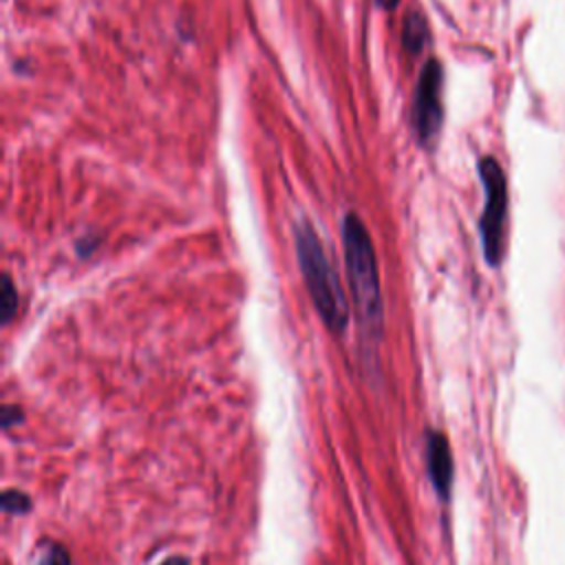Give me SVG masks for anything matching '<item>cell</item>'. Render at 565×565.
<instances>
[{
    "instance_id": "cell-1",
    "label": "cell",
    "mask_w": 565,
    "mask_h": 565,
    "mask_svg": "<svg viewBox=\"0 0 565 565\" xmlns=\"http://www.w3.org/2000/svg\"><path fill=\"white\" fill-rule=\"evenodd\" d=\"M342 247L349 285L353 294V309L364 333L380 335L382 331V294L380 271L373 249V241L355 212H349L342 221Z\"/></svg>"
},
{
    "instance_id": "cell-2",
    "label": "cell",
    "mask_w": 565,
    "mask_h": 565,
    "mask_svg": "<svg viewBox=\"0 0 565 565\" xmlns=\"http://www.w3.org/2000/svg\"><path fill=\"white\" fill-rule=\"evenodd\" d=\"M296 252L316 311L331 331L342 333L349 322V302L316 230L307 221L296 225Z\"/></svg>"
},
{
    "instance_id": "cell-3",
    "label": "cell",
    "mask_w": 565,
    "mask_h": 565,
    "mask_svg": "<svg viewBox=\"0 0 565 565\" xmlns=\"http://www.w3.org/2000/svg\"><path fill=\"white\" fill-rule=\"evenodd\" d=\"M479 177L486 192V205L479 218V234L486 260L497 267L505 247V218H508V181L505 172L494 157L479 159Z\"/></svg>"
},
{
    "instance_id": "cell-4",
    "label": "cell",
    "mask_w": 565,
    "mask_h": 565,
    "mask_svg": "<svg viewBox=\"0 0 565 565\" xmlns=\"http://www.w3.org/2000/svg\"><path fill=\"white\" fill-rule=\"evenodd\" d=\"M441 66L430 57L417 79L413 99V126L422 146H433L441 128Z\"/></svg>"
},
{
    "instance_id": "cell-5",
    "label": "cell",
    "mask_w": 565,
    "mask_h": 565,
    "mask_svg": "<svg viewBox=\"0 0 565 565\" xmlns=\"http://www.w3.org/2000/svg\"><path fill=\"white\" fill-rule=\"evenodd\" d=\"M426 468L428 477L439 492V497H448L452 483V455L446 437L441 433H428L426 441Z\"/></svg>"
},
{
    "instance_id": "cell-6",
    "label": "cell",
    "mask_w": 565,
    "mask_h": 565,
    "mask_svg": "<svg viewBox=\"0 0 565 565\" xmlns=\"http://www.w3.org/2000/svg\"><path fill=\"white\" fill-rule=\"evenodd\" d=\"M428 42V24L426 18L417 11L411 9L404 18V26H402V44L411 55H417Z\"/></svg>"
},
{
    "instance_id": "cell-7",
    "label": "cell",
    "mask_w": 565,
    "mask_h": 565,
    "mask_svg": "<svg viewBox=\"0 0 565 565\" xmlns=\"http://www.w3.org/2000/svg\"><path fill=\"white\" fill-rule=\"evenodd\" d=\"M0 309H2V322L9 324L15 309H18V291L13 287V280L9 274L2 276V291H0Z\"/></svg>"
},
{
    "instance_id": "cell-8",
    "label": "cell",
    "mask_w": 565,
    "mask_h": 565,
    "mask_svg": "<svg viewBox=\"0 0 565 565\" xmlns=\"http://www.w3.org/2000/svg\"><path fill=\"white\" fill-rule=\"evenodd\" d=\"M2 508L4 512L9 514H20V512H26L31 508V499L24 494V492H18V490H7L2 494Z\"/></svg>"
},
{
    "instance_id": "cell-9",
    "label": "cell",
    "mask_w": 565,
    "mask_h": 565,
    "mask_svg": "<svg viewBox=\"0 0 565 565\" xmlns=\"http://www.w3.org/2000/svg\"><path fill=\"white\" fill-rule=\"evenodd\" d=\"M38 565H71V556L62 545H51Z\"/></svg>"
},
{
    "instance_id": "cell-10",
    "label": "cell",
    "mask_w": 565,
    "mask_h": 565,
    "mask_svg": "<svg viewBox=\"0 0 565 565\" xmlns=\"http://www.w3.org/2000/svg\"><path fill=\"white\" fill-rule=\"evenodd\" d=\"M20 419H22V413H20L18 406L7 404V406L2 408V426H4V428H11V426L18 424Z\"/></svg>"
},
{
    "instance_id": "cell-11",
    "label": "cell",
    "mask_w": 565,
    "mask_h": 565,
    "mask_svg": "<svg viewBox=\"0 0 565 565\" xmlns=\"http://www.w3.org/2000/svg\"><path fill=\"white\" fill-rule=\"evenodd\" d=\"M375 4H377L380 9H388V11H391V9H395V7L399 4V0H375Z\"/></svg>"
},
{
    "instance_id": "cell-12",
    "label": "cell",
    "mask_w": 565,
    "mask_h": 565,
    "mask_svg": "<svg viewBox=\"0 0 565 565\" xmlns=\"http://www.w3.org/2000/svg\"><path fill=\"white\" fill-rule=\"evenodd\" d=\"M161 565H188V558H183V556H172V558H166Z\"/></svg>"
}]
</instances>
